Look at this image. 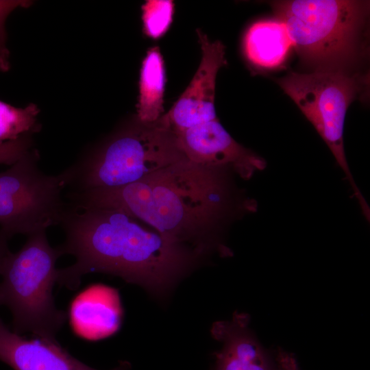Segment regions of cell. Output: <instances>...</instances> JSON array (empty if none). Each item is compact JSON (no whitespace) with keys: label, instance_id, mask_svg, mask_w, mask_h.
<instances>
[{"label":"cell","instance_id":"8fae6325","mask_svg":"<svg viewBox=\"0 0 370 370\" xmlns=\"http://www.w3.org/2000/svg\"><path fill=\"white\" fill-rule=\"evenodd\" d=\"M249 319L247 314L235 312L231 320L212 324L211 334L223 345L215 353L214 370H279L275 357L249 328Z\"/></svg>","mask_w":370,"mask_h":370},{"label":"cell","instance_id":"5bb4252c","mask_svg":"<svg viewBox=\"0 0 370 370\" xmlns=\"http://www.w3.org/2000/svg\"><path fill=\"white\" fill-rule=\"evenodd\" d=\"M164 82L162 56L158 47H152L147 51L140 69L138 120L153 123L163 116Z\"/></svg>","mask_w":370,"mask_h":370},{"label":"cell","instance_id":"ac0fdd59","mask_svg":"<svg viewBox=\"0 0 370 370\" xmlns=\"http://www.w3.org/2000/svg\"><path fill=\"white\" fill-rule=\"evenodd\" d=\"M32 134H25L14 140L0 145V164L12 165L32 149Z\"/></svg>","mask_w":370,"mask_h":370},{"label":"cell","instance_id":"277c9868","mask_svg":"<svg viewBox=\"0 0 370 370\" xmlns=\"http://www.w3.org/2000/svg\"><path fill=\"white\" fill-rule=\"evenodd\" d=\"M186 158L164 114L153 123L136 119L86 151L71 166L81 190L136 182Z\"/></svg>","mask_w":370,"mask_h":370},{"label":"cell","instance_id":"8992f818","mask_svg":"<svg viewBox=\"0 0 370 370\" xmlns=\"http://www.w3.org/2000/svg\"><path fill=\"white\" fill-rule=\"evenodd\" d=\"M367 76L342 71L291 72L278 79L325 141L344 172L362 209L367 207L346 159L343 130L346 112L367 85Z\"/></svg>","mask_w":370,"mask_h":370},{"label":"cell","instance_id":"9a60e30c","mask_svg":"<svg viewBox=\"0 0 370 370\" xmlns=\"http://www.w3.org/2000/svg\"><path fill=\"white\" fill-rule=\"evenodd\" d=\"M38 112V108L34 103L21 108L0 101V145L39 131Z\"/></svg>","mask_w":370,"mask_h":370},{"label":"cell","instance_id":"ba28073f","mask_svg":"<svg viewBox=\"0 0 370 370\" xmlns=\"http://www.w3.org/2000/svg\"><path fill=\"white\" fill-rule=\"evenodd\" d=\"M197 33L201 49L199 66L185 91L164 114L175 132L217 119L215 84L219 70L227 63L225 47L220 41H211L200 29Z\"/></svg>","mask_w":370,"mask_h":370},{"label":"cell","instance_id":"4fadbf2b","mask_svg":"<svg viewBox=\"0 0 370 370\" xmlns=\"http://www.w3.org/2000/svg\"><path fill=\"white\" fill-rule=\"evenodd\" d=\"M292 46L286 27L278 19L256 22L247 30L243 39L247 60L252 65L265 69L282 64Z\"/></svg>","mask_w":370,"mask_h":370},{"label":"cell","instance_id":"30bf717a","mask_svg":"<svg viewBox=\"0 0 370 370\" xmlns=\"http://www.w3.org/2000/svg\"><path fill=\"white\" fill-rule=\"evenodd\" d=\"M0 361L14 370H98L74 358L56 340L27 338L12 332L0 319ZM121 361L110 370H130Z\"/></svg>","mask_w":370,"mask_h":370},{"label":"cell","instance_id":"e0dca14e","mask_svg":"<svg viewBox=\"0 0 370 370\" xmlns=\"http://www.w3.org/2000/svg\"><path fill=\"white\" fill-rule=\"evenodd\" d=\"M32 1L25 0H0V71H7L10 69V52L6 47L5 21L12 11L18 7L27 8Z\"/></svg>","mask_w":370,"mask_h":370},{"label":"cell","instance_id":"3957f363","mask_svg":"<svg viewBox=\"0 0 370 370\" xmlns=\"http://www.w3.org/2000/svg\"><path fill=\"white\" fill-rule=\"evenodd\" d=\"M271 5L312 71L349 72L365 49L369 1L291 0Z\"/></svg>","mask_w":370,"mask_h":370},{"label":"cell","instance_id":"7a4b0ae2","mask_svg":"<svg viewBox=\"0 0 370 370\" xmlns=\"http://www.w3.org/2000/svg\"><path fill=\"white\" fill-rule=\"evenodd\" d=\"M60 225L66 238L58 247L62 255L74 256L75 262L58 269L57 282L71 290L79 286L84 275L97 272L164 297L201 257L117 209L77 210L69 205Z\"/></svg>","mask_w":370,"mask_h":370},{"label":"cell","instance_id":"52a82bcc","mask_svg":"<svg viewBox=\"0 0 370 370\" xmlns=\"http://www.w3.org/2000/svg\"><path fill=\"white\" fill-rule=\"evenodd\" d=\"M38 160V151L31 149L0 173V231L10 238L60 225L69 208L62 196V175L45 174Z\"/></svg>","mask_w":370,"mask_h":370},{"label":"cell","instance_id":"7c38bea8","mask_svg":"<svg viewBox=\"0 0 370 370\" xmlns=\"http://www.w3.org/2000/svg\"><path fill=\"white\" fill-rule=\"evenodd\" d=\"M123 314L119 291L102 284H95L73 298L68 315L76 335L86 340L98 341L119 330Z\"/></svg>","mask_w":370,"mask_h":370},{"label":"cell","instance_id":"9c48e42d","mask_svg":"<svg viewBox=\"0 0 370 370\" xmlns=\"http://www.w3.org/2000/svg\"><path fill=\"white\" fill-rule=\"evenodd\" d=\"M175 132L186 157L195 163L231 167L243 178L266 166L264 159L238 143L218 119Z\"/></svg>","mask_w":370,"mask_h":370},{"label":"cell","instance_id":"6da1fadb","mask_svg":"<svg viewBox=\"0 0 370 370\" xmlns=\"http://www.w3.org/2000/svg\"><path fill=\"white\" fill-rule=\"evenodd\" d=\"M232 171L231 167L201 165L186 158L136 182L70 192L67 197L77 210H121L202 256L223 247L219 232L235 212Z\"/></svg>","mask_w":370,"mask_h":370},{"label":"cell","instance_id":"2e32d148","mask_svg":"<svg viewBox=\"0 0 370 370\" xmlns=\"http://www.w3.org/2000/svg\"><path fill=\"white\" fill-rule=\"evenodd\" d=\"M144 32L147 36L158 38L169 29L174 12V3L169 0L147 1L142 7Z\"/></svg>","mask_w":370,"mask_h":370},{"label":"cell","instance_id":"d6986e66","mask_svg":"<svg viewBox=\"0 0 370 370\" xmlns=\"http://www.w3.org/2000/svg\"><path fill=\"white\" fill-rule=\"evenodd\" d=\"M275 360L279 370H300L295 356L290 352L279 349Z\"/></svg>","mask_w":370,"mask_h":370},{"label":"cell","instance_id":"ffe728a7","mask_svg":"<svg viewBox=\"0 0 370 370\" xmlns=\"http://www.w3.org/2000/svg\"><path fill=\"white\" fill-rule=\"evenodd\" d=\"M9 239L8 236L0 231V272L4 260L11 253L8 244Z\"/></svg>","mask_w":370,"mask_h":370},{"label":"cell","instance_id":"5b68a950","mask_svg":"<svg viewBox=\"0 0 370 370\" xmlns=\"http://www.w3.org/2000/svg\"><path fill=\"white\" fill-rule=\"evenodd\" d=\"M61 256L58 247H51L46 231H41L28 236L21 249L4 260L0 306L10 310L15 333L56 340L67 317L56 308L52 293L58 279L56 262Z\"/></svg>","mask_w":370,"mask_h":370}]
</instances>
